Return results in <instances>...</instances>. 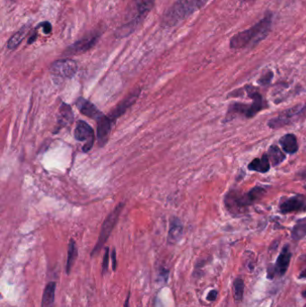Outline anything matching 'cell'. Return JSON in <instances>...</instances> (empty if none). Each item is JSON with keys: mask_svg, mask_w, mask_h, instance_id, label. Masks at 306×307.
Listing matches in <instances>:
<instances>
[{"mask_svg": "<svg viewBox=\"0 0 306 307\" xmlns=\"http://www.w3.org/2000/svg\"><path fill=\"white\" fill-rule=\"evenodd\" d=\"M273 23V14L267 11L262 19L251 28L244 30L235 34L230 40V48L233 49H244L253 47L260 42L266 39L271 31Z\"/></svg>", "mask_w": 306, "mask_h": 307, "instance_id": "obj_1", "label": "cell"}, {"mask_svg": "<svg viewBox=\"0 0 306 307\" xmlns=\"http://www.w3.org/2000/svg\"><path fill=\"white\" fill-rule=\"evenodd\" d=\"M209 0H177L166 15V23L175 25L196 11L202 8Z\"/></svg>", "mask_w": 306, "mask_h": 307, "instance_id": "obj_2", "label": "cell"}, {"mask_svg": "<svg viewBox=\"0 0 306 307\" xmlns=\"http://www.w3.org/2000/svg\"><path fill=\"white\" fill-rule=\"evenodd\" d=\"M265 189L262 187H255L246 194H241L237 192H232L225 198V203L229 210L233 212H241L246 210L247 207L253 204L262 198L265 193Z\"/></svg>", "mask_w": 306, "mask_h": 307, "instance_id": "obj_3", "label": "cell"}, {"mask_svg": "<svg viewBox=\"0 0 306 307\" xmlns=\"http://www.w3.org/2000/svg\"><path fill=\"white\" fill-rule=\"evenodd\" d=\"M123 207H124L123 203H120V204L118 205L112 213L108 216L107 219H105V221L103 222L97 243H96L95 246L92 249V253H91V256L92 257L93 255H96L101 251L102 246L107 242L108 238L110 237V235L112 234V230L115 227L117 222L119 220V218H120V215L122 213Z\"/></svg>", "mask_w": 306, "mask_h": 307, "instance_id": "obj_4", "label": "cell"}, {"mask_svg": "<svg viewBox=\"0 0 306 307\" xmlns=\"http://www.w3.org/2000/svg\"><path fill=\"white\" fill-rule=\"evenodd\" d=\"M251 97L253 99L252 104H242V103H235L233 104L229 109L227 113V118L233 117L234 114H243L245 117L252 118L255 116L258 112L262 111L265 107V101L262 96L259 93H253L251 94Z\"/></svg>", "mask_w": 306, "mask_h": 307, "instance_id": "obj_5", "label": "cell"}, {"mask_svg": "<svg viewBox=\"0 0 306 307\" xmlns=\"http://www.w3.org/2000/svg\"><path fill=\"white\" fill-rule=\"evenodd\" d=\"M306 112V105H297L280 113L277 117L268 122V126L272 129H279L297 122L299 118L304 116Z\"/></svg>", "mask_w": 306, "mask_h": 307, "instance_id": "obj_6", "label": "cell"}, {"mask_svg": "<svg viewBox=\"0 0 306 307\" xmlns=\"http://www.w3.org/2000/svg\"><path fill=\"white\" fill-rule=\"evenodd\" d=\"M74 136L78 141L84 142L83 151L85 153L91 150L94 142V133L92 128L84 121H79L75 129Z\"/></svg>", "mask_w": 306, "mask_h": 307, "instance_id": "obj_7", "label": "cell"}, {"mask_svg": "<svg viewBox=\"0 0 306 307\" xmlns=\"http://www.w3.org/2000/svg\"><path fill=\"white\" fill-rule=\"evenodd\" d=\"M78 71V64L73 59H59L50 66V72L62 78H71Z\"/></svg>", "mask_w": 306, "mask_h": 307, "instance_id": "obj_8", "label": "cell"}, {"mask_svg": "<svg viewBox=\"0 0 306 307\" xmlns=\"http://www.w3.org/2000/svg\"><path fill=\"white\" fill-rule=\"evenodd\" d=\"M100 37H101V34L99 33H93V34L84 37L83 39L79 40L68 48V53L80 54L87 51L89 49H92V47L96 44Z\"/></svg>", "mask_w": 306, "mask_h": 307, "instance_id": "obj_9", "label": "cell"}, {"mask_svg": "<svg viewBox=\"0 0 306 307\" xmlns=\"http://www.w3.org/2000/svg\"><path fill=\"white\" fill-rule=\"evenodd\" d=\"M279 209L283 214L305 210L306 209V200L299 196H294L288 199H284L280 202Z\"/></svg>", "mask_w": 306, "mask_h": 307, "instance_id": "obj_10", "label": "cell"}, {"mask_svg": "<svg viewBox=\"0 0 306 307\" xmlns=\"http://www.w3.org/2000/svg\"><path fill=\"white\" fill-rule=\"evenodd\" d=\"M97 138L99 146H103L107 143L111 130H112V120L109 116L102 115L97 121Z\"/></svg>", "mask_w": 306, "mask_h": 307, "instance_id": "obj_11", "label": "cell"}, {"mask_svg": "<svg viewBox=\"0 0 306 307\" xmlns=\"http://www.w3.org/2000/svg\"><path fill=\"white\" fill-rule=\"evenodd\" d=\"M139 93H140L139 90H136L135 92H133L130 95H128L120 104L117 105V107L109 115V118L112 120V122H114L116 119H118L122 114L126 112L127 110L131 107L134 102H136V99L139 95Z\"/></svg>", "mask_w": 306, "mask_h": 307, "instance_id": "obj_12", "label": "cell"}, {"mask_svg": "<svg viewBox=\"0 0 306 307\" xmlns=\"http://www.w3.org/2000/svg\"><path fill=\"white\" fill-rule=\"evenodd\" d=\"M291 252L289 250L288 245L285 246L282 250L281 254H279L277 260L276 265L274 266L275 274L277 277H282L287 272V268L289 267L291 261Z\"/></svg>", "mask_w": 306, "mask_h": 307, "instance_id": "obj_13", "label": "cell"}, {"mask_svg": "<svg viewBox=\"0 0 306 307\" xmlns=\"http://www.w3.org/2000/svg\"><path fill=\"white\" fill-rule=\"evenodd\" d=\"M77 107L85 116H87L90 119H94L95 121H97L99 118L103 115L102 112L92 104V102H89L84 98L78 99L77 102Z\"/></svg>", "mask_w": 306, "mask_h": 307, "instance_id": "obj_14", "label": "cell"}, {"mask_svg": "<svg viewBox=\"0 0 306 307\" xmlns=\"http://www.w3.org/2000/svg\"><path fill=\"white\" fill-rule=\"evenodd\" d=\"M183 232V225L180 220L177 218H174L171 220L170 229L168 233V243L175 244L179 242Z\"/></svg>", "mask_w": 306, "mask_h": 307, "instance_id": "obj_15", "label": "cell"}, {"mask_svg": "<svg viewBox=\"0 0 306 307\" xmlns=\"http://www.w3.org/2000/svg\"><path fill=\"white\" fill-rule=\"evenodd\" d=\"M57 283L55 281H50L46 285L44 288L42 299V307H53L55 302V295H56Z\"/></svg>", "mask_w": 306, "mask_h": 307, "instance_id": "obj_16", "label": "cell"}, {"mask_svg": "<svg viewBox=\"0 0 306 307\" xmlns=\"http://www.w3.org/2000/svg\"><path fill=\"white\" fill-rule=\"evenodd\" d=\"M283 150L288 154H295L298 150L297 136L293 134H287L282 136L279 140Z\"/></svg>", "mask_w": 306, "mask_h": 307, "instance_id": "obj_17", "label": "cell"}, {"mask_svg": "<svg viewBox=\"0 0 306 307\" xmlns=\"http://www.w3.org/2000/svg\"><path fill=\"white\" fill-rule=\"evenodd\" d=\"M78 256V251L77 244L73 239H71L68 244V259H67V263H66V273L68 275L71 272V269L73 268L74 264L77 261Z\"/></svg>", "mask_w": 306, "mask_h": 307, "instance_id": "obj_18", "label": "cell"}, {"mask_svg": "<svg viewBox=\"0 0 306 307\" xmlns=\"http://www.w3.org/2000/svg\"><path fill=\"white\" fill-rule=\"evenodd\" d=\"M269 160L267 155H263L261 158H256L248 166L249 170L255 171L258 173H267L269 170Z\"/></svg>", "mask_w": 306, "mask_h": 307, "instance_id": "obj_19", "label": "cell"}, {"mask_svg": "<svg viewBox=\"0 0 306 307\" xmlns=\"http://www.w3.org/2000/svg\"><path fill=\"white\" fill-rule=\"evenodd\" d=\"M29 25L23 26L19 31H17L13 36L10 38L7 43V48L9 49H15L19 46V44L22 43V41L25 39V36L29 32Z\"/></svg>", "mask_w": 306, "mask_h": 307, "instance_id": "obj_20", "label": "cell"}, {"mask_svg": "<svg viewBox=\"0 0 306 307\" xmlns=\"http://www.w3.org/2000/svg\"><path fill=\"white\" fill-rule=\"evenodd\" d=\"M268 160L272 164V166H277L281 164L282 162L286 159V156L280 148L277 146H271L267 152Z\"/></svg>", "mask_w": 306, "mask_h": 307, "instance_id": "obj_21", "label": "cell"}, {"mask_svg": "<svg viewBox=\"0 0 306 307\" xmlns=\"http://www.w3.org/2000/svg\"><path fill=\"white\" fill-rule=\"evenodd\" d=\"M60 111V117L61 119L59 120V122L62 124H68L70 122H73V112L71 111V108L68 104L63 103L61 105V107L59 109Z\"/></svg>", "mask_w": 306, "mask_h": 307, "instance_id": "obj_22", "label": "cell"}, {"mask_svg": "<svg viewBox=\"0 0 306 307\" xmlns=\"http://www.w3.org/2000/svg\"><path fill=\"white\" fill-rule=\"evenodd\" d=\"M233 298L236 302L243 299V291H244V283L241 278H237L233 284Z\"/></svg>", "mask_w": 306, "mask_h": 307, "instance_id": "obj_23", "label": "cell"}, {"mask_svg": "<svg viewBox=\"0 0 306 307\" xmlns=\"http://www.w3.org/2000/svg\"><path fill=\"white\" fill-rule=\"evenodd\" d=\"M110 250L109 248H105V253L103 255V259H102V275H104L105 273L108 271V268H109V260H110Z\"/></svg>", "mask_w": 306, "mask_h": 307, "instance_id": "obj_24", "label": "cell"}, {"mask_svg": "<svg viewBox=\"0 0 306 307\" xmlns=\"http://www.w3.org/2000/svg\"><path fill=\"white\" fill-rule=\"evenodd\" d=\"M273 78V73L271 71H268L267 74L263 75L262 78L259 80V83L262 84V85H267V84L270 83L271 79Z\"/></svg>", "mask_w": 306, "mask_h": 307, "instance_id": "obj_25", "label": "cell"}, {"mask_svg": "<svg viewBox=\"0 0 306 307\" xmlns=\"http://www.w3.org/2000/svg\"><path fill=\"white\" fill-rule=\"evenodd\" d=\"M40 25L44 28V34H49L51 33L52 28H51V25H50V23H49V22H44V23L40 24Z\"/></svg>", "mask_w": 306, "mask_h": 307, "instance_id": "obj_26", "label": "cell"}, {"mask_svg": "<svg viewBox=\"0 0 306 307\" xmlns=\"http://www.w3.org/2000/svg\"><path fill=\"white\" fill-rule=\"evenodd\" d=\"M218 291L217 290H211L210 292L208 294V296H207V300H209V301H215L217 298H218Z\"/></svg>", "mask_w": 306, "mask_h": 307, "instance_id": "obj_27", "label": "cell"}, {"mask_svg": "<svg viewBox=\"0 0 306 307\" xmlns=\"http://www.w3.org/2000/svg\"><path fill=\"white\" fill-rule=\"evenodd\" d=\"M112 269L113 271H116L117 269V258H116V250L114 249L112 253Z\"/></svg>", "mask_w": 306, "mask_h": 307, "instance_id": "obj_28", "label": "cell"}, {"mask_svg": "<svg viewBox=\"0 0 306 307\" xmlns=\"http://www.w3.org/2000/svg\"><path fill=\"white\" fill-rule=\"evenodd\" d=\"M37 30H38V28L36 27V29H35V31L34 32V34L30 36V38L28 39V44H34V42L37 39Z\"/></svg>", "mask_w": 306, "mask_h": 307, "instance_id": "obj_29", "label": "cell"}, {"mask_svg": "<svg viewBox=\"0 0 306 307\" xmlns=\"http://www.w3.org/2000/svg\"><path fill=\"white\" fill-rule=\"evenodd\" d=\"M130 299H131V291L128 293V297H127L126 301L123 305V307H130Z\"/></svg>", "mask_w": 306, "mask_h": 307, "instance_id": "obj_30", "label": "cell"}, {"mask_svg": "<svg viewBox=\"0 0 306 307\" xmlns=\"http://www.w3.org/2000/svg\"><path fill=\"white\" fill-rule=\"evenodd\" d=\"M299 278H306V269L302 271L301 274L299 275Z\"/></svg>", "mask_w": 306, "mask_h": 307, "instance_id": "obj_31", "label": "cell"}, {"mask_svg": "<svg viewBox=\"0 0 306 307\" xmlns=\"http://www.w3.org/2000/svg\"><path fill=\"white\" fill-rule=\"evenodd\" d=\"M242 2H251V1H254V0H241Z\"/></svg>", "mask_w": 306, "mask_h": 307, "instance_id": "obj_32", "label": "cell"}, {"mask_svg": "<svg viewBox=\"0 0 306 307\" xmlns=\"http://www.w3.org/2000/svg\"><path fill=\"white\" fill-rule=\"evenodd\" d=\"M303 297L306 298V291H304V292H303Z\"/></svg>", "mask_w": 306, "mask_h": 307, "instance_id": "obj_33", "label": "cell"}]
</instances>
